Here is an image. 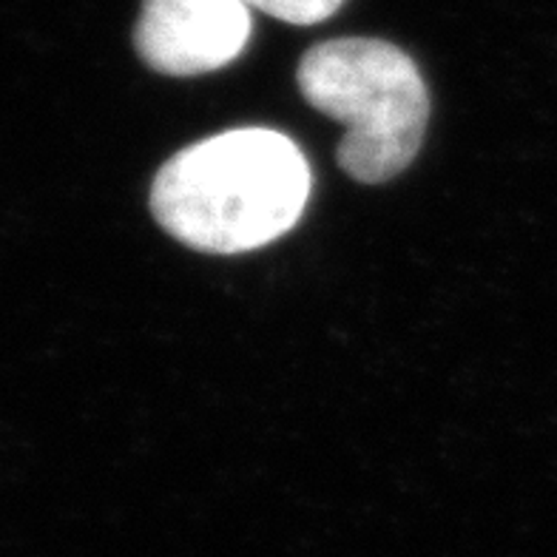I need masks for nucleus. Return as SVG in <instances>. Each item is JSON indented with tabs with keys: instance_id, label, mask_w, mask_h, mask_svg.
Returning a JSON list of instances; mask_svg holds the SVG:
<instances>
[{
	"instance_id": "1",
	"label": "nucleus",
	"mask_w": 557,
	"mask_h": 557,
	"mask_svg": "<svg viewBox=\"0 0 557 557\" xmlns=\"http://www.w3.org/2000/svg\"><path fill=\"white\" fill-rule=\"evenodd\" d=\"M310 188V165L294 139L236 128L171 157L151 188V213L188 248L245 253L287 234Z\"/></svg>"
},
{
	"instance_id": "2",
	"label": "nucleus",
	"mask_w": 557,
	"mask_h": 557,
	"mask_svg": "<svg viewBox=\"0 0 557 557\" xmlns=\"http://www.w3.org/2000/svg\"><path fill=\"white\" fill-rule=\"evenodd\" d=\"M301 97L347 128L338 165L364 185L401 174L424 143L430 95L398 46L342 37L313 46L296 72Z\"/></svg>"
},
{
	"instance_id": "3",
	"label": "nucleus",
	"mask_w": 557,
	"mask_h": 557,
	"mask_svg": "<svg viewBox=\"0 0 557 557\" xmlns=\"http://www.w3.org/2000/svg\"><path fill=\"white\" fill-rule=\"evenodd\" d=\"M250 29L245 0H143L134 46L154 72L191 77L234 63Z\"/></svg>"
},
{
	"instance_id": "4",
	"label": "nucleus",
	"mask_w": 557,
	"mask_h": 557,
	"mask_svg": "<svg viewBox=\"0 0 557 557\" xmlns=\"http://www.w3.org/2000/svg\"><path fill=\"white\" fill-rule=\"evenodd\" d=\"M248 7L259 9L276 21L294 23V26H313L338 12L345 0H245Z\"/></svg>"
}]
</instances>
